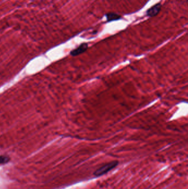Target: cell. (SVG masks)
<instances>
[{"mask_svg": "<svg viewBox=\"0 0 188 189\" xmlns=\"http://www.w3.org/2000/svg\"><path fill=\"white\" fill-rule=\"evenodd\" d=\"M118 164V161H111L109 163L105 164L103 167L100 168V169L97 170L96 172H94V175L97 176H101L106 174L108 172L111 171V170L113 169L116 165Z\"/></svg>", "mask_w": 188, "mask_h": 189, "instance_id": "1", "label": "cell"}, {"mask_svg": "<svg viewBox=\"0 0 188 189\" xmlns=\"http://www.w3.org/2000/svg\"><path fill=\"white\" fill-rule=\"evenodd\" d=\"M106 20L107 22H111L113 21H116L121 20L122 18V16L120 14L114 13V12H109L105 14Z\"/></svg>", "mask_w": 188, "mask_h": 189, "instance_id": "4", "label": "cell"}, {"mask_svg": "<svg viewBox=\"0 0 188 189\" xmlns=\"http://www.w3.org/2000/svg\"><path fill=\"white\" fill-rule=\"evenodd\" d=\"M10 160V158L7 156H0V164H6Z\"/></svg>", "mask_w": 188, "mask_h": 189, "instance_id": "5", "label": "cell"}, {"mask_svg": "<svg viewBox=\"0 0 188 189\" xmlns=\"http://www.w3.org/2000/svg\"><path fill=\"white\" fill-rule=\"evenodd\" d=\"M88 48V44L86 43H83L81 44L77 48L72 50L70 52V54L71 56H79L81 54L85 53L86 50H87Z\"/></svg>", "mask_w": 188, "mask_h": 189, "instance_id": "3", "label": "cell"}, {"mask_svg": "<svg viewBox=\"0 0 188 189\" xmlns=\"http://www.w3.org/2000/svg\"><path fill=\"white\" fill-rule=\"evenodd\" d=\"M161 8H162V4L160 2L155 4V5L152 6L151 7H150L149 9L147 10L146 12L147 16L149 17L156 16L159 14V13L161 11Z\"/></svg>", "mask_w": 188, "mask_h": 189, "instance_id": "2", "label": "cell"}]
</instances>
